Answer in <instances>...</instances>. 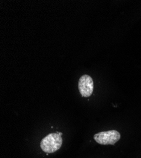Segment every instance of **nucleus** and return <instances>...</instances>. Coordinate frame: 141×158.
I'll return each mask as SVG.
<instances>
[{"label":"nucleus","instance_id":"nucleus-1","mask_svg":"<svg viewBox=\"0 0 141 158\" xmlns=\"http://www.w3.org/2000/svg\"><path fill=\"white\" fill-rule=\"evenodd\" d=\"M62 133H51L44 137L41 141V149L47 154L53 153L58 151L63 143Z\"/></svg>","mask_w":141,"mask_h":158},{"label":"nucleus","instance_id":"nucleus-2","mask_svg":"<svg viewBox=\"0 0 141 158\" xmlns=\"http://www.w3.org/2000/svg\"><path fill=\"white\" fill-rule=\"evenodd\" d=\"M121 138V135L115 130L101 131L94 135V139L101 145H114Z\"/></svg>","mask_w":141,"mask_h":158},{"label":"nucleus","instance_id":"nucleus-3","mask_svg":"<svg viewBox=\"0 0 141 158\" xmlns=\"http://www.w3.org/2000/svg\"><path fill=\"white\" fill-rule=\"evenodd\" d=\"M78 87L82 97H90L94 90V82L93 78L88 75H82L79 78Z\"/></svg>","mask_w":141,"mask_h":158}]
</instances>
